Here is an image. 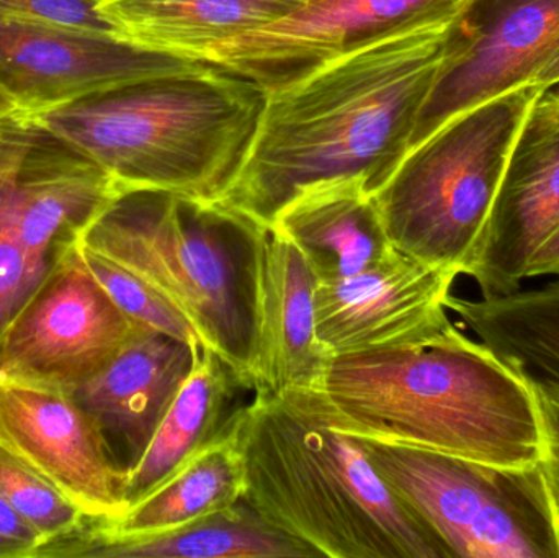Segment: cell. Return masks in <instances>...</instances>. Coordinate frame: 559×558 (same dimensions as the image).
<instances>
[{
  "instance_id": "9",
  "label": "cell",
  "mask_w": 559,
  "mask_h": 558,
  "mask_svg": "<svg viewBox=\"0 0 559 558\" xmlns=\"http://www.w3.org/2000/svg\"><path fill=\"white\" fill-rule=\"evenodd\" d=\"M140 328L91 274L78 245L0 336V379L71 393L104 370Z\"/></svg>"
},
{
  "instance_id": "18",
  "label": "cell",
  "mask_w": 559,
  "mask_h": 558,
  "mask_svg": "<svg viewBox=\"0 0 559 558\" xmlns=\"http://www.w3.org/2000/svg\"><path fill=\"white\" fill-rule=\"evenodd\" d=\"M316 558L318 550L292 536L241 498L231 507L176 530L144 536L95 533L88 517L58 539L43 544L35 558Z\"/></svg>"
},
{
  "instance_id": "27",
  "label": "cell",
  "mask_w": 559,
  "mask_h": 558,
  "mask_svg": "<svg viewBox=\"0 0 559 558\" xmlns=\"http://www.w3.org/2000/svg\"><path fill=\"white\" fill-rule=\"evenodd\" d=\"M534 392L537 396L542 436H544V461L540 467L559 513V393L548 392L537 387H534Z\"/></svg>"
},
{
  "instance_id": "19",
  "label": "cell",
  "mask_w": 559,
  "mask_h": 558,
  "mask_svg": "<svg viewBox=\"0 0 559 558\" xmlns=\"http://www.w3.org/2000/svg\"><path fill=\"white\" fill-rule=\"evenodd\" d=\"M271 228L298 248L318 284L342 281L380 262L393 249L373 193L357 177L299 190Z\"/></svg>"
},
{
  "instance_id": "11",
  "label": "cell",
  "mask_w": 559,
  "mask_h": 558,
  "mask_svg": "<svg viewBox=\"0 0 559 558\" xmlns=\"http://www.w3.org/2000/svg\"><path fill=\"white\" fill-rule=\"evenodd\" d=\"M558 55L559 0H468L447 26L411 147L462 111L534 84Z\"/></svg>"
},
{
  "instance_id": "3",
  "label": "cell",
  "mask_w": 559,
  "mask_h": 558,
  "mask_svg": "<svg viewBox=\"0 0 559 558\" xmlns=\"http://www.w3.org/2000/svg\"><path fill=\"white\" fill-rule=\"evenodd\" d=\"M321 389L358 438L499 467L544 461L534 387L460 328L430 346L334 356Z\"/></svg>"
},
{
  "instance_id": "31",
  "label": "cell",
  "mask_w": 559,
  "mask_h": 558,
  "mask_svg": "<svg viewBox=\"0 0 559 558\" xmlns=\"http://www.w3.org/2000/svg\"><path fill=\"white\" fill-rule=\"evenodd\" d=\"M16 114H23V111L20 110L19 105L15 104V100L7 94L5 88L0 84V121Z\"/></svg>"
},
{
  "instance_id": "30",
  "label": "cell",
  "mask_w": 559,
  "mask_h": 558,
  "mask_svg": "<svg viewBox=\"0 0 559 558\" xmlns=\"http://www.w3.org/2000/svg\"><path fill=\"white\" fill-rule=\"evenodd\" d=\"M534 84L538 85L542 91H547V88L555 87V85L559 84V55L550 64L545 66L544 71L537 75Z\"/></svg>"
},
{
  "instance_id": "32",
  "label": "cell",
  "mask_w": 559,
  "mask_h": 558,
  "mask_svg": "<svg viewBox=\"0 0 559 558\" xmlns=\"http://www.w3.org/2000/svg\"><path fill=\"white\" fill-rule=\"evenodd\" d=\"M278 2H285L293 7H299L302 5V3L309 2V0H278Z\"/></svg>"
},
{
  "instance_id": "28",
  "label": "cell",
  "mask_w": 559,
  "mask_h": 558,
  "mask_svg": "<svg viewBox=\"0 0 559 558\" xmlns=\"http://www.w3.org/2000/svg\"><path fill=\"white\" fill-rule=\"evenodd\" d=\"M41 539L0 494V558H35Z\"/></svg>"
},
{
  "instance_id": "25",
  "label": "cell",
  "mask_w": 559,
  "mask_h": 558,
  "mask_svg": "<svg viewBox=\"0 0 559 558\" xmlns=\"http://www.w3.org/2000/svg\"><path fill=\"white\" fill-rule=\"evenodd\" d=\"M0 494L38 534L41 546L74 530L85 517L58 488L3 449H0Z\"/></svg>"
},
{
  "instance_id": "10",
  "label": "cell",
  "mask_w": 559,
  "mask_h": 558,
  "mask_svg": "<svg viewBox=\"0 0 559 558\" xmlns=\"http://www.w3.org/2000/svg\"><path fill=\"white\" fill-rule=\"evenodd\" d=\"M468 0H309L285 16L197 52L269 88L305 78L364 46L449 25Z\"/></svg>"
},
{
  "instance_id": "16",
  "label": "cell",
  "mask_w": 559,
  "mask_h": 558,
  "mask_svg": "<svg viewBox=\"0 0 559 558\" xmlns=\"http://www.w3.org/2000/svg\"><path fill=\"white\" fill-rule=\"evenodd\" d=\"M202 346L141 327L104 370L69 393L97 423L128 474L150 448Z\"/></svg>"
},
{
  "instance_id": "14",
  "label": "cell",
  "mask_w": 559,
  "mask_h": 558,
  "mask_svg": "<svg viewBox=\"0 0 559 558\" xmlns=\"http://www.w3.org/2000/svg\"><path fill=\"white\" fill-rule=\"evenodd\" d=\"M0 449L58 488L85 517L114 521L127 511L128 472L69 393L0 379Z\"/></svg>"
},
{
  "instance_id": "1",
  "label": "cell",
  "mask_w": 559,
  "mask_h": 558,
  "mask_svg": "<svg viewBox=\"0 0 559 558\" xmlns=\"http://www.w3.org/2000/svg\"><path fill=\"white\" fill-rule=\"evenodd\" d=\"M447 26L380 39L265 91L251 153L219 202L271 228L312 183L357 177L377 195L411 150Z\"/></svg>"
},
{
  "instance_id": "5",
  "label": "cell",
  "mask_w": 559,
  "mask_h": 558,
  "mask_svg": "<svg viewBox=\"0 0 559 558\" xmlns=\"http://www.w3.org/2000/svg\"><path fill=\"white\" fill-rule=\"evenodd\" d=\"M267 229L222 202L121 189L79 245L153 285L254 390L259 265Z\"/></svg>"
},
{
  "instance_id": "7",
  "label": "cell",
  "mask_w": 559,
  "mask_h": 558,
  "mask_svg": "<svg viewBox=\"0 0 559 558\" xmlns=\"http://www.w3.org/2000/svg\"><path fill=\"white\" fill-rule=\"evenodd\" d=\"M384 484L453 558H559V513L540 465L499 467L360 438Z\"/></svg>"
},
{
  "instance_id": "13",
  "label": "cell",
  "mask_w": 559,
  "mask_h": 558,
  "mask_svg": "<svg viewBox=\"0 0 559 558\" xmlns=\"http://www.w3.org/2000/svg\"><path fill=\"white\" fill-rule=\"evenodd\" d=\"M200 62L141 48L110 33L0 19V84L23 114L39 115Z\"/></svg>"
},
{
  "instance_id": "17",
  "label": "cell",
  "mask_w": 559,
  "mask_h": 558,
  "mask_svg": "<svg viewBox=\"0 0 559 558\" xmlns=\"http://www.w3.org/2000/svg\"><path fill=\"white\" fill-rule=\"evenodd\" d=\"M316 287L298 248L269 228L259 265L254 392L321 389L334 356L316 336Z\"/></svg>"
},
{
  "instance_id": "6",
  "label": "cell",
  "mask_w": 559,
  "mask_h": 558,
  "mask_svg": "<svg viewBox=\"0 0 559 558\" xmlns=\"http://www.w3.org/2000/svg\"><path fill=\"white\" fill-rule=\"evenodd\" d=\"M542 92L525 85L468 108L407 151L374 195L394 249L465 275L519 131Z\"/></svg>"
},
{
  "instance_id": "20",
  "label": "cell",
  "mask_w": 559,
  "mask_h": 558,
  "mask_svg": "<svg viewBox=\"0 0 559 558\" xmlns=\"http://www.w3.org/2000/svg\"><path fill=\"white\" fill-rule=\"evenodd\" d=\"M248 392L254 390L218 353L203 344L189 379L160 422L150 448L128 474V508L225 438L246 405Z\"/></svg>"
},
{
  "instance_id": "12",
  "label": "cell",
  "mask_w": 559,
  "mask_h": 558,
  "mask_svg": "<svg viewBox=\"0 0 559 558\" xmlns=\"http://www.w3.org/2000/svg\"><path fill=\"white\" fill-rule=\"evenodd\" d=\"M456 277L393 248L360 274L318 284L316 336L332 356L440 343L459 330L445 307Z\"/></svg>"
},
{
  "instance_id": "29",
  "label": "cell",
  "mask_w": 559,
  "mask_h": 558,
  "mask_svg": "<svg viewBox=\"0 0 559 558\" xmlns=\"http://www.w3.org/2000/svg\"><path fill=\"white\" fill-rule=\"evenodd\" d=\"M559 277V226L528 262L525 278Z\"/></svg>"
},
{
  "instance_id": "26",
  "label": "cell",
  "mask_w": 559,
  "mask_h": 558,
  "mask_svg": "<svg viewBox=\"0 0 559 558\" xmlns=\"http://www.w3.org/2000/svg\"><path fill=\"white\" fill-rule=\"evenodd\" d=\"M98 3L100 0H0V19L118 35L115 26L102 15Z\"/></svg>"
},
{
  "instance_id": "21",
  "label": "cell",
  "mask_w": 559,
  "mask_h": 558,
  "mask_svg": "<svg viewBox=\"0 0 559 558\" xmlns=\"http://www.w3.org/2000/svg\"><path fill=\"white\" fill-rule=\"evenodd\" d=\"M296 7L278 0H100L118 35L141 48L192 58L274 22Z\"/></svg>"
},
{
  "instance_id": "15",
  "label": "cell",
  "mask_w": 559,
  "mask_h": 558,
  "mask_svg": "<svg viewBox=\"0 0 559 558\" xmlns=\"http://www.w3.org/2000/svg\"><path fill=\"white\" fill-rule=\"evenodd\" d=\"M532 104L512 147L485 238L465 275L483 298L521 290L528 262L559 226V84Z\"/></svg>"
},
{
  "instance_id": "24",
  "label": "cell",
  "mask_w": 559,
  "mask_h": 558,
  "mask_svg": "<svg viewBox=\"0 0 559 558\" xmlns=\"http://www.w3.org/2000/svg\"><path fill=\"white\" fill-rule=\"evenodd\" d=\"M79 252L98 284L134 323L169 334L192 346L205 344L195 328L153 285L92 249L79 245Z\"/></svg>"
},
{
  "instance_id": "4",
  "label": "cell",
  "mask_w": 559,
  "mask_h": 558,
  "mask_svg": "<svg viewBox=\"0 0 559 558\" xmlns=\"http://www.w3.org/2000/svg\"><path fill=\"white\" fill-rule=\"evenodd\" d=\"M267 92L200 62L95 92L35 115L121 189H156L219 202L241 173Z\"/></svg>"
},
{
  "instance_id": "22",
  "label": "cell",
  "mask_w": 559,
  "mask_h": 558,
  "mask_svg": "<svg viewBox=\"0 0 559 558\" xmlns=\"http://www.w3.org/2000/svg\"><path fill=\"white\" fill-rule=\"evenodd\" d=\"M445 307L528 383L559 393V282L479 300L450 294Z\"/></svg>"
},
{
  "instance_id": "2",
  "label": "cell",
  "mask_w": 559,
  "mask_h": 558,
  "mask_svg": "<svg viewBox=\"0 0 559 558\" xmlns=\"http://www.w3.org/2000/svg\"><path fill=\"white\" fill-rule=\"evenodd\" d=\"M235 436L245 500L331 558H453L378 475L358 436L338 429L322 389L254 392Z\"/></svg>"
},
{
  "instance_id": "8",
  "label": "cell",
  "mask_w": 559,
  "mask_h": 558,
  "mask_svg": "<svg viewBox=\"0 0 559 558\" xmlns=\"http://www.w3.org/2000/svg\"><path fill=\"white\" fill-rule=\"evenodd\" d=\"M114 193L111 177L35 115L0 121V336Z\"/></svg>"
},
{
  "instance_id": "23",
  "label": "cell",
  "mask_w": 559,
  "mask_h": 558,
  "mask_svg": "<svg viewBox=\"0 0 559 558\" xmlns=\"http://www.w3.org/2000/svg\"><path fill=\"white\" fill-rule=\"evenodd\" d=\"M246 478L235 426L197 455L179 474L128 508L114 521L88 518L95 533L108 537L144 536L176 530L231 507L245 497Z\"/></svg>"
}]
</instances>
